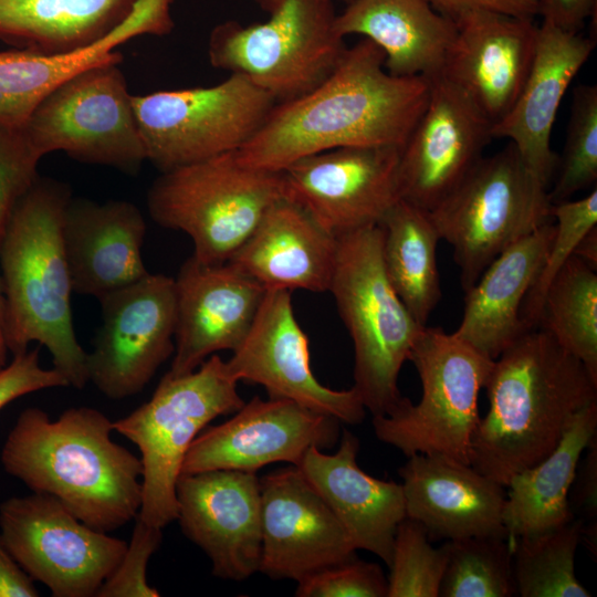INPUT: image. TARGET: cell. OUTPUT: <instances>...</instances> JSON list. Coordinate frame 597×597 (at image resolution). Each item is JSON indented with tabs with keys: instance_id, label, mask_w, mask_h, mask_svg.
<instances>
[{
	"instance_id": "1",
	"label": "cell",
	"mask_w": 597,
	"mask_h": 597,
	"mask_svg": "<svg viewBox=\"0 0 597 597\" xmlns=\"http://www.w3.org/2000/svg\"><path fill=\"white\" fill-rule=\"evenodd\" d=\"M384 52L363 39L308 93L276 104L238 151L245 166L282 171L294 161L342 147L402 148L429 98L430 80L395 76Z\"/></svg>"
},
{
	"instance_id": "2",
	"label": "cell",
	"mask_w": 597,
	"mask_h": 597,
	"mask_svg": "<svg viewBox=\"0 0 597 597\" xmlns=\"http://www.w3.org/2000/svg\"><path fill=\"white\" fill-rule=\"evenodd\" d=\"M113 431V421L95 408L71 407L53 420L29 407L8 433L0 461L32 492L111 533L135 520L143 499L140 458L116 443Z\"/></svg>"
},
{
	"instance_id": "3",
	"label": "cell",
	"mask_w": 597,
	"mask_h": 597,
	"mask_svg": "<svg viewBox=\"0 0 597 597\" xmlns=\"http://www.w3.org/2000/svg\"><path fill=\"white\" fill-rule=\"evenodd\" d=\"M489 410L473 432L470 464L504 488L546 458L575 416L597 401V380L546 332L524 333L496 359Z\"/></svg>"
},
{
	"instance_id": "4",
	"label": "cell",
	"mask_w": 597,
	"mask_h": 597,
	"mask_svg": "<svg viewBox=\"0 0 597 597\" xmlns=\"http://www.w3.org/2000/svg\"><path fill=\"white\" fill-rule=\"evenodd\" d=\"M72 197L67 184L40 177L17 203L0 243L6 337L12 355L31 343L44 346L69 387L88 383L87 353L74 331L71 274L62 218Z\"/></svg>"
},
{
	"instance_id": "5",
	"label": "cell",
	"mask_w": 597,
	"mask_h": 597,
	"mask_svg": "<svg viewBox=\"0 0 597 597\" xmlns=\"http://www.w3.org/2000/svg\"><path fill=\"white\" fill-rule=\"evenodd\" d=\"M381 227L337 238L328 292L354 346V388L373 416L401 404L400 369L422 327L391 286L381 259Z\"/></svg>"
},
{
	"instance_id": "6",
	"label": "cell",
	"mask_w": 597,
	"mask_h": 597,
	"mask_svg": "<svg viewBox=\"0 0 597 597\" xmlns=\"http://www.w3.org/2000/svg\"><path fill=\"white\" fill-rule=\"evenodd\" d=\"M243 404L227 362L214 354L190 373H166L148 401L113 421L140 452L143 521L161 528L176 521V484L189 447L213 419Z\"/></svg>"
},
{
	"instance_id": "7",
	"label": "cell",
	"mask_w": 597,
	"mask_h": 597,
	"mask_svg": "<svg viewBox=\"0 0 597 597\" xmlns=\"http://www.w3.org/2000/svg\"><path fill=\"white\" fill-rule=\"evenodd\" d=\"M269 19L226 21L210 33L208 56L220 70L249 78L276 104L297 98L336 67L346 45L335 30L332 0H262Z\"/></svg>"
},
{
	"instance_id": "8",
	"label": "cell",
	"mask_w": 597,
	"mask_h": 597,
	"mask_svg": "<svg viewBox=\"0 0 597 597\" xmlns=\"http://www.w3.org/2000/svg\"><path fill=\"white\" fill-rule=\"evenodd\" d=\"M283 197L281 171L245 166L228 153L160 172L147 208L157 224L191 239L197 260L222 263Z\"/></svg>"
},
{
	"instance_id": "9",
	"label": "cell",
	"mask_w": 597,
	"mask_h": 597,
	"mask_svg": "<svg viewBox=\"0 0 597 597\" xmlns=\"http://www.w3.org/2000/svg\"><path fill=\"white\" fill-rule=\"evenodd\" d=\"M409 360L421 381V398L413 405L404 397L390 415L373 416L376 437L406 457L437 453L470 463L480 420L479 394L494 359L454 333L426 325L413 341Z\"/></svg>"
},
{
	"instance_id": "10",
	"label": "cell",
	"mask_w": 597,
	"mask_h": 597,
	"mask_svg": "<svg viewBox=\"0 0 597 597\" xmlns=\"http://www.w3.org/2000/svg\"><path fill=\"white\" fill-rule=\"evenodd\" d=\"M548 190L510 143L482 157L429 216L453 250L464 292L504 250L553 220Z\"/></svg>"
},
{
	"instance_id": "11",
	"label": "cell",
	"mask_w": 597,
	"mask_h": 597,
	"mask_svg": "<svg viewBox=\"0 0 597 597\" xmlns=\"http://www.w3.org/2000/svg\"><path fill=\"white\" fill-rule=\"evenodd\" d=\"M122 54L91 65L57 85L22 128L41 157L63 151L90 165L139 172L147 161Z\"/></svg>"
},
{
	"instance_id": "12",
	"label": "cell",
	"mask_w": 597,
	"mask_h": 597,
	"mask_svg": "<svg viewBox=\"0 0 597 597\" xmlns=\"http://www.w3.org/2000/svg\"><path fill=\"white\" fill-rule=\"evenodd\" d=\"M147 161L160 172L241 149L276 105L249 78L132 96Z\"/></svg>"
},
{
	"instance_id": "13",
	"label": "cell",
	"mask_w": 597,
	"mask_h": 597,
	"mask_svg": "<svg viewBox=\"0 0 597 597\" xmlns=\"http://www.w3.org/2000/svg\"><path fill=\"white\" fill-rule=\"evenodd\" d=\"M0 533L17 564L53 597H96L127 547L36 492L0 504Z\"/></svg>"
},
{
	"instance_id": "14",
	"label": "cell",
	"mask_w": 597,
	"mask_h": 597,
	"mask_svg": "<svg viewBox=\"0 0 597 597\" xmlns=\"http://www.w3.org/2000/svg\"><path fill=\"white\" fill-rule=\"evenodd\" d=\"M101 326L87 353L88 381L105 397L140 392L175 352V279L148 273L100 300Z\"/></svg>"
},
{
	"instance_id": "15",
	"label": "cell",
	"mask_w": 597,
	"mask_h": 597,
	"mask_svg": "<svg viewBox=\"0 0 597 597\" xmlns=\"http://www.w3.org/2000/svg\"><path fill=\"white\" fill-rule=\"evenodd\" d=\"M400 147H342L281 171L284 198L336 239L380 224L399 200Z\"/></svg>"
},
{
	"instance_id": "16",
	"label": "cell",
	"mask_w": 597,
	"mask_h": 597,
	"mask_svg": "<svg viewBox=\"0 0 597 597\" xmlns=\"http://www.w3.org/2000/svg\"><path fill=\"white\" fill-rule=\"evenodd\" d=\"M341 423L292 400L255 396L227 421L207 426L197 436L181 473L256 472L275 462L297 465L312 447L332 449L339 440Z\"/></svg>"
},
{
	"instance_id": "17",
	"label": "cell",
	"mask_w": 597,
	"mask_h": 597,
	"mask_svg": "<svg viewBox=\"0 0 597 597\" xmlns=\"http://www.w3.org/2000/svg\"><path fill=\"white\" fill-rule=\"evenodd\" d=\"M291 291L268 290L256 317L227 362L230 375L265 388L270 398L292 400L343 423L358 425L366 409L354 387L324 386L311 367L310 344L297 322Z\"/></svg>"
},
{
	"instance_id": "18",
	"label": "cell",
	"mask_w": 597,
	"mask_h": 597,
	"mask_svg": "<svg viewBox=\"0 0 597 597\" xmlns=\"http://www.w3.org/2000/svg\"><path fill=\"white\" fill-rule=\"evenodd\" d=\"M176 498V521L208 556L214 576L243 580L259 572L262 534L256 472L181 473Z\"/></svg>"
},
{
	"instance_id": "19",
	"label": "cell",
	"mask_w": 597,
	"mask_h": 597,
	"mask_svg": "<svg viewBox=\"0 0 597 597\" xmlns=\"http://www.w3.org/2000/svg\"><path fill=\"white\" fill-rule=\"evenodd\" d=\"M430 80L427 106L401 148L399 191L427 211L442 201L483 157L492 124L455 86Z\"/></svg>"
},
{
	"instance_id": "20",
	"label": "cell",
	"mask_w": 597,
	"mask_h": 597,
	"mask_svg": "<svg viewBox=\"0 0 597 597\" xmlns=\"http://www.w3.org/2000/svg\"><path fill=\"white\" fill-rule=\"evenodd\" d=\"M259 572L295 582L356 556V548L331 507L296 465L260 479Z\"/></svg>"
},
{
	"instance_id": "21",
	"label": "cell",
	"mask_w": 597,
	"mask_h": 597,
	"mask_svg": "<svg viewBox=\"0 0 597 597\" xmlns=\"http://www.w3.org/2000/svg\"><path fill=\"white\" fill-rule=\"evenodd\" d=\"M457 33L439 75L494 125L514 105L530 74L538 27L532 18L472 10Z\"/></svg>"
},
{
	"instance_id": "22",
	"label": "cell",
	"mask_w": 597,
	"mask_h": 597,
	"mask_svg": "<svg viewBox=\"0 0 597 597\" xmlns=\"http://www.w3.org/2000/svg\"><path fill=\"white\" fill-rule=\"evenodd\" d=\"M176 331L170 375L197 369L221 350L233 352L249 333L266 289L229 261L190 255L175 279Z\"/></svg>"
},
{
	"instance_id": "23",
	"label": "cell",
	"mask_w": 597,
	"mask_h": 597,
	"mask_svg": "<svg viewBox=\"0 0 597 597\" xmlns=\"http://www.w3.org/2000/svg\"><path fill=\"white\" fill-rule=\"evenodd\" d=\"M398 473L406 517L420 523L431 542L509 535L502 520L505 488L470 463L416 453Z\"/></svg>"
},
{
	"instance_id": "24",
	"label": "cell",
	"mask_w": 597,
	"mask_h": 597,
	"mask_svg": "<svg viewBox=\"0 0 597 597\" xmlns=\"http://www.w3.org/2000/svg\"><path fill=\"white\" fill-rule=\"evenodd\" d=\"M596 40L542 22L527 80L509 113L492 125V138H507L527 169L548 189L558 156L551 134L567 87L594 51Z\"/></svg>"
},
{
	"instance_id": "25",
	"label": "cell",
	"mask_w": 597,
	"mask_h": 597,
	"mask_svg": "<svg viewBox=\"0 0 597 597\" xmlns=\"http://www.w3.org/2000/svg\"><path fill=\"white\" fill-rule=\"evenodd\" d=\"M146 232L145 218L130 201L71 197L62 218V242L73 292L100 300L146 276Z\"/></svg>"
},
{
	"instance_id": "26",
	"label": "cell",
	"mask_w": 597,
	"mask_h": 597,
	"mask_svg": "<svg viewBox=\"0 0 597 597\" xmlns=\"http://www.w3.org/2000/svg\"><path fill=\"white\" fill-rule=\"evenodd\" d=\"M335 453L310 448L296 465L338 519L356 549L390 565L394 537L406 517L401 483L367 474L357 464L359 440L343 429Z\"/></svg>"
},
{
	"instance_id": "27",
	"label": "cell",
	"mask_w": 597,
	"mask_h": 597,
	"mask_svg": "<svg viewBox=\"0 0 597 597\" xmlns=\"http://www.w3.org/2000/svg\"><path fill=\"white\" fill-rule=\"evenodd\" d=\"M337 239L282 198L264 213L229 262L266 290L328 292Z\"/></svg>"
},
{
	"instance_id": "28",
	"label": "cell",
	"mask_w": 597,
	"mask_h": 597,
	"mask_svg": "<svg viewBox=\"0 0 597 597\" xmlns=\"http://www.w3.org/2000/svg\"><path fill=\"white\" fill-rule=\"evenodd\" d=\"M555 234L549 221L504 250L464 296L462 320L453 332L483 355L496 359L528 329L522 305Z\"/></svg>"
},
{
	"instance_id": "29",
	"label": "cell",
	"mask_w": 597,
	"mask_h": 597,
	"mask_svg": "<svg viewBox=\"0 0 597 597\" xmlns=\"http://www.w3.org/2000/svg\"><path fill=\"white\" fill-rule=\"evenodd\" d=\"M335 30L375 43L389 74L431 78L442 70L457 23L426 0H352L336 14Z\"/></svg>"
},
{
	"instance_id": "30",
	"label": "cell",
	"mask_w": 597,
	"mask_h": 597,
	"mask_svg": "<svg viewBox=\"0 0 597 597\" xmlns=\"http://www.w3.org/2000/svg\"><path fill=\"white\" fill-rule=\"evenodd\" d=\"M142 0H0V42L42 54L101 44Z\"/></svg>"
},
{
	"instance_id": "31",
	"label": "cell",
	"mask_w": 597,
	"mask_h": 597,
	"mask_svg": "<svg viewBox=\"0 0 597 597\" xmlns=\"http://www.w3.org/2000/svg\"><path fill=\"white\" fill-rule=\"evenodd\" d=\"M597 436V401L573 419L556 448L510 480L502 513L511 538L562 526L574 517L568 492L577 464Z\"/></svg>"
},
{
	"instance_id": "32",
	"label": "cell",
	"mask_w": 597,
	"mask_h": 597,
	"mask_svg": "<svg viewBox=\"0 0 597 597\" xmlns=\"http://www.w3.org/2000/svg\"><path fill=\"white\" fill-rule=\"evenodd\" d=\"M379 226L386 275L412 317L426 326L441 298L437 228L427 210L405 199L390 208Z\"/></svg>"
},
{
	"instance_id": "33",
	"label": "cell",
	"mask_w": 597,
	"mask_h": 597,
	"mask_svg": "<svg viewBox=\"0 0 597 597\" xmlns=\"http://www.w3.org/2000/svg\"><path fill=\"white\" fill-rule=\"evenodd\" d=\"M123 43L124 36L115 32L101 44L70 54L0 51V124L23 128L57 85L85 67L121 55L115 49Z\"/></svg>"
},
{
	"instance_id": "34",
	"label": "cell",
	"mask_w": 597,
	"mask_h": 597,
	"mask_svg": "<svg viewBox=\"0 0 597 597\" xmlns=\"http://www.w3.org/2000/svg\"><path fill=\"white\" fill-rule=\"evenodd\" d=\"M536 328L579 359L597 380V273L572 255L551 281Z\"/></svg>"
},
{
	"instance_id": "35",
	"label": "cell",
	"mask_w": 597,
	"mask_h": 597,
	"mask_svg": "<svg viewBox=\"0 0 597 597\" xmlns=\"http://www.w3.org/2000/svg\"><path fill=\"white\" fill-rule=\"evenodd\" d=\"M582 521L532 535L520 536L513 546V573L521 597H589L577 579L575 554Z\"/></svg>"
},
{
	"instance_id": "36",
	"label": "cell",
	"mask_w": 597,
	"mask_h": 597,
	"mask_svg": "<svg viewBox=\"0 0 597 597\" xmlns=\"http://www.w3.org/2000/svg\"><path fill=\"white\" fill-rule=\"evenodd\" d=\"M512 540L509 535H482L444 541L447 563L439 596H517Z\"/></svg>"
},
{
	"instance_id": "37",
	"label": "cell",
	"mask_w": 597,
	"mask_h": 597,
	"mask_svg": "<svg viewBox=\"0 0 597 597\" xmlns=\"http://www.w3.org/2000/svg\"><path fill=\"white\" fill-rule=\"evenodd\" d=\"M558 176L548 192L552 203L568 200L597 181V86L580 84L573 93Z\"/></svg>"
},
{
	"instance_id": "38",
	"label": "cell",
	"mask_w": 597,
	"mask_h": 597,
	"mask_svg": "<svg viewBox=\"0 0 597 597\" xmlns=\"http://www.w3.org/2000/svg\"><path fill=\"white\" fill-rule=\"evenodd\" d=\"M446 563L444 545L434 548L421 524L405 517L394 537L387 597H439Z\"/></svg>"
},
{
	"instance_id": "39",
	"label": "cell",
	"mask_w": 597,
	"mask_h": 597,
	"mask_svg": "<svg viewBox=\"0 0 597 597\" xmlns=\"http://www.w3.org/2000/svg\"><path fill=\"white\" fill-rule=\"evenodd\" d=\"M551 216L556 220L555 234L544 264L522 305V320L528 331L536 328L545 292L583 238L597 224V188L578 200L552 203Z\"/></svg>"
},
{
	"instance_id": "40",
	"label": "cell",
	"mask_w": 597,
	"mask_h": 597,
	"mask_svg": "<svg viewBox=\"0 0 597 597\" xmlns=\"http://www.w3.org/2000/svg\"><path fill=\"white\" fill-rule=\"evenodd\" d=\"M41 158L22 128L0 124V243L17 203L39 178Z\"/></svg>"
},
{
	"instance_id": "41",
	"label": "cell",
	"mask_w": 597,
	"mask_h": 597,
	"mask_svg": "<svg viewBox=\"0 0 597 597\" xmlns=\"http://www.w3.org/2000/svg\"><path fill=\"white\" fill-rule=\"evenodd\" d=\"M388 583L376 563L347 561L322 568L297 582V597H387Z\"/></svg>"
},
{
	"instance_id": "42",
	"label": "cell",
	"mask_w": 597,
	"mask_h": 597,
	"mask_svg": "<svg viewBox=\"0 0 597 597\" xmlns=\"http://www.w3.org/2000/svg\"><path fill=\"white\" fill-rule=\"evenodd\" d=\"M132 537L112 575L96 597H158L159 591L147 582V565L163 541V528L135 517Z\"/></svg>"
},
{
	"instance_id": "43",
	"label": "cell",
	"mask_w": 597,
	"mask_h": 597,
	"mask_svg": "<svg viewBox=\"0 0 597 597\" xmlns=\"http://www.w3.org/2000/svg\"><path fill=\"white\" fill-rule=\"evenodd\" d=\"M568 503L575 519L582 521L580 543L597 555V436L585 449L570 484Z\"/></svg>"
},
{
	"instance_id": "44",
	"label": "cell",
	"mask_w": 597,
	"mask_h": 597,
	"mask_svg": "<svg viewBox=\"0 0 597 597\" xmlns=\"http://www.w3.org/2000/svg\"><path fill=\"white\" fill-rule=\"evenodd\" d=\"M62 387H69L67 380L55 368L41 366L39 347L28 349L0 370V409L24 395Z\"/></svg>"
},
{
	"instance_id": "45",
	"label": "cell",
	"mask_w": 597,
	"mask_h": 597,
	"mask_svg": "<svg viewBox=\"0 0 597 597\" xmlns=\"http://www.w3.org/2000/svg\"><path fill=\"white\" fill-rule=\"evenodd\" d=\"M434 10L455 20L472 10H492L532 18L538 14V0H426Z\"/></svg>"
},
{
	"instance_id": "46",
	"label": "cell",
	"mask_w": 597,
	"mask_h": 597,
	"mask_svg": "<svg viewBox=\"0 0 597 597\" xmlns=\"http://www.w3.org/2000/svg\"><path fill=\"white\" fill-rule=\"evenodd\" d=\"M595 9L596 0H538V14L544 22L575 33Z\"/></svg>"
},
{
	"instance_id": "47",
	"label": "cell",
	"mask_w": 597,
	"mask_h": 597,
	"mask_svg": "<svg viewBox=\"0 0 597 597\" xmlns=\"http://www.w3.org/2000/svg\"><path fill=\"white\" fill-rule=\"evenodd\" d=\"M33 580L9 553L0 533V597H35Z\"/></svg>"
},
{
	"instance_id": "48",
	"label": "cell",
	"mask_w": 597,
	"mask_h": 597,
	"mask_svg": "<svg viewBox=\"0 0 597 597\" xmlns=\"http://www.w3.org/2000/svg\"><path fill=\"white\" fill-rule=\"evenodd\" d=\"M575 255L583 259L590 266L596 269L597 263V228L591 229L579 242Z\"/></svg>"
},
{
	"instance_id": "49",
	"label": "cell",
	"mask_w": 597,
	"mask_h": 597,
	"mask_svg": "<svg viewBox=\"0 0 597 597\" xmlns=\"http://www.w3.org/2000/svg\"><path fill=\"white\" fill-rule=\"evenodd\" d=\"M9 348L6 337V300L0 276V370L7 366Z\"/></svg>"
},
{
	"instance_id": "50",
	"label": "cell",
	"mask_w": 597,
	"mask_h": 597,
	"mask_svg": "<svg viewBox=\"0 0 597 597\" xmlns=\"http://www.w3.org/2000/svg\"><path fill=\"white\" fill-rule=\"evenodd\" d=\"M345 1L350 2L352 0H345Z\"/></svg>"
},
{
	"instance_id": "51",
	"label": "cell",
	"mask_w": 597,
	"mask_h": 597,
	"mask_svg": "<svg viewBox=\"0 0 597 597\" xmlns=\"http://www.w3.org/2000/svg\"><path fill=\"white\" fill-rule=\"evenodd\" d=\"M258 2L262 1V0H256Z\"/></svg>"
}]
</instances>
